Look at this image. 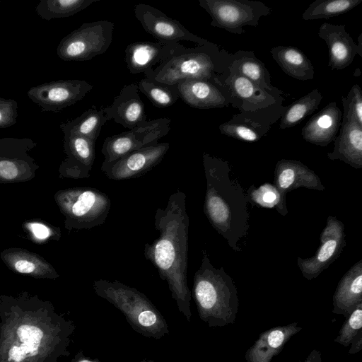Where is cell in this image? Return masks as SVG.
Listing matches in <instances>:
<instances>
[{
	"instance_id": "obj_1",
	"label": "cell",
	"mask_w": 362,
	"mask_h": 362,
	"mask_svg": "<svg viewBox=\"0 0 362 362\" xmlns=\"http://www.w3.org/2000/svg\"><path fill=\"white\" fill-rule=\"evenodd\" d=\"M75 329L36 295H0V362H59L70 355Z\"/></svg>"
},
{
	"instance_id": "obj_2",
	"label": "cell",
	"mask_w": 362,
	"mask_h": 362,
	"mask_svg": "<svg viewBox=\"0 0 362 362\" xmlns=\"http://www.w3.org/2000/svg\"><path fill=\"white\" fill-rule=\"evenodd\" d=\"M154 226L159 235L144 245V257L167 282L178 310L190 322L192 293L187 282L189 218L183 192L177 190L170 196L165 208L156 209Z\"/></svg>"
},
{
	"instance_id": "obj_3",
	"label": "cell",
	"mask_w": 362,
	"mask_h": 362,
	"mask_svg": "<svg viewBox=\"0 0 362 362\" xmlns=\"http://www.w3.org/2000/svg\"><path fill=\"white\" fill-rule=\"evenodd\" d=\"M206 189L204 213L229 247L240 252L239 242L248 232L247 196L238 180L230 175L228 162L207 153L202 155Z\"/></svg>"
},
{
	"instance_id": "obj_4",
	"label": "cell",
	"mask_w": 362,
	"mask_h": 362,
	"mask_svg": "<svg viewBox=\"0 0 362 362\" xmlns=\"http://www.w3.org/2000/svg\"><path fill=\"white\" fill-rule=\"evenodd\" d=\"M192 296L199 318L210 327L233 324L239 308L238 289L223 267L213 266L206 250L193 277Z\"/></svg>"
},
{
	"instance_id": "obj_5",
	"label": "cell",
	"mask_w": 362,
	"mask_h": 362,
	"mask_svg": "<svg viewBox=\"0 0 362 362\" xmlns=\"http://www.w3.org/2000/svg\"><path fill=\"white\" fill-rule=\"evenodd\" d=\"M228 66V54L208 41L192 47L182 45L144 75L148 79L170 85L189 78L215 83Z\"/></svg>"
},
{
	"instance_id": "obj_6",
	"label": "cell",
	"mask_w": 362,
	"mask_h": 362,
	"mask_svg": "<svg viewBox=\"0 0 362 362\" xmlns=\"http://www.w3.org/2000/svg\"><path fill=\"white\" fill-rule=\"evenodd\" d=\"M93 288L97 296L124 315L137 333L156 339L169 334L168 325L162 314L140 291L118 280H94Z\"/></svg>"
},
{
	"instance_id": "obj_7",
	"label": "cell",
	"mask_w": 362,
	"mask_h": 362,
	"mask_svg": "<svg viewBox=\"0 0 362 362\" xmlns=\"http://www.w3.org/2000/svg\"><path fill=\"white\" fill-rule=\"evenodd\" d=\"M68 230H90L105 223L112 202L104 192L93 187H73L54 196Z\"/></svg>"
},
{
	"instance_id": "obj_8",
	"label": "cell",
	"mask_w": 362,
	"mask_h": 362,
	"mask_svg": "<svg viewBox=\"0 0 362 362\" xmlns=\"http://www.w3.org/2000/svg\"><path fill=\"white\" fill-rule=\"evenodd\" d=\"M114 27V23L109 21L84 23L61 40L57 54L66 62L90 60L108 49Z\"/></svg>"
},
{
	"instance_id": "obj_9",
	"label": "cell",
	"mask_w": 362,
	"mask_h": 362,
	"mask_svg": "<svg viewBox=\"0 0 362 362\" xmlns=\"http://www.w3.org/2000/svg\"><path fill=\"white\" fill-rule=\"evenodd\" d=\"M199 4L211 17V26L238 35L245 33L244 26H257L262 17L272 13L269 7L259 1L199 0Z\"/></svg>"
},
{
	"instance_id": "obj_10",
	"label": "cell",
	"mask_w": 362,
	"mask_h": 362,
	"mask_svg": "<svg viewBox=\"0 0 362 362\" xmlns=\"http://www.w3.org/2000/svg\"><path fill=\"white\" fill-rule=\"evenodd\" d=\"M170 123L168 117L146 120L127 132L107 137L101 149L103 162L112 163L132 151L157 144L169 132Z\"/></svg>"
},
{
	"instance_id": "obj_11",
	"label": "cell",
	"mask_w": 362,
	"mask_h": 362,
	"mask_svg": "<svg viewBox=\"0 0 362 362\" xmlns=\"http://www.w3.org/2000/svg\"><path fill=\"white\" fill-rule=\"evenodd\" d=\"M93 88L85 80L60 79L33 86L27 95L42 112H59L83 99Z\"/></svg>"
},
{
	"instance_id": "obj_12",
	"label": "cell",
	"mask_w": 362,
	"mask_h": 362,
	"mask_svg": "<svg viewBox=\"0 0 362 362\" xmlns=\"http://www.w3.org/2000/svg\"><path fill=\"white\" fill-rule=\"evenodd\" d=\"M344 223L336 217L329 216L320 237V246L314 255L297 258L302 275L308 280L317 278L335 261L346 245Z\"/></svg>"
},
{
	"instance_id": "obj_13",
	"label": "cell",
	"mask_w": 362,
	"mask_h": 362,
	"mask_svg": "<svg viewBox=\"0 0 362 362\" xmlns=\"http://www.w3.org/2000/svg\"><path fill=\"white\" fill-rule=\"evenodd\" d=\"M37 144L29 138L0 139V182L30 180L39 168L29 152Z\"/></svg>"
},
{
	"instance_id": "obj_14",
	"label": "cell",
	"mask_w": 362,
	"mask_h": 362,
	"mask_svg": "<svg viewBox=\"0 0 362 362\" xmlns=\"http://www.w3.org/2000/svg\"><path fill=\"white\" fill-rule=\"evenodd\" d=\"M215 83L228 90L233 106L244 113L272 107L281 99V93L262 88L247 78L230 72L228 69L215 81Z\"/></svg>"
},
{
	"instance_id": "obj_15",
	"label": "cell",
	"mask_w": 362,
	"mask_h": 362,
	"mask_svg": "<svg viewBox=\"0 0 362 362\" xmlns=\"http://www.w3.org/2000/svg\"><path fill=\"white\" fill-rule=\"evenodd\" d=\"M168 142L132 151L112 162L104 163L101 170L110 180H124L140 177L158 165L168 151Z\"/></svg>"
},
{
	"instance_id": "obj_16",
	"label": "cell",
	"mask_w": 362,
	"mask_h": 362,
	"mask_svg": "<svg viewBox=\"0 0 362 362\" xmlns=\"http://www.w3.org/2000/svg\"><path fill=\"white\" fill-rule=\"evenodd\" d=\"M135 17L146 32L158 42L163 43H180L189 41L202 45L208 40L190 33L179 21L166 16L153 6L139 4L134 6Z\"/></svg>"
},
{
	"instance_id": "obj_17",
	"label": "cell",
	"mask_w": 362,
	"mask_h": 362,
	"mask_svg": "<svg viewBox=\"0 0 362 362\" xmlns=\"http://www.w3.org/2000/svg\"><path fill=\"white\" fill-rule=\"evenodd\" d=\"M274 185L280 195L279 213L288 214L286 194L299 187L318 191L325 190L318 175L302 162L291 159H281L275 166Z\"/></svg>"
},
{
	"instance_id": "obj_18",
	"label": "cell",
	"mask_w": 362,
	"mask_h": 362,
	"mask_svg": "<svg viewBox=\"0 0 362 362\" xmlns=\"http://www.w3.org/2000/svg\"><path fill=\"white\" fill-rule=\"evenodd\" d=\"M95 141L75 134H64V151L66 158L59 167V177L84 179L90 172L95 158Z\"/></svg>"
},
{
	"instance_id": "obj_19",
	"label": "cell",
	"mask_w": 362,
	"mask_h": 362,
	"mask_svg": "<svg viewBox=\"0 0 362 362\" xmlns=\"http://www.w3.org/2000/svg\"><path fill=\"white\" fill-rule=\"evenodd\" d=\"M177 86L179 97L194 108H221L233 102L226 88L209 81L189 78L180 81Z\"/></svg>"
},
{
	"instance_id": "obj_20",
	"label": "cell",
	"mask_w": 362,
	"mask_h": 362,
	"mask_svg": "<svg viewBox=\"0 0 362 362\" xmlns=\"http://www.w3.org/2000/svg\"><path fill=\"white\" fill-rule=\"evenodd\" d=\"M183 45L139 41L129 44L125 49L124 60L131 74H146L156 64L164 62Z\"/></svg>"
},
{
	"instance_id": "obj_21",
	"label": "cell",
	"mask_w": 362,
	"mask_h": 362,
	"mask_svg": "<svg viewBox=\"0 0 362 362\" xmlns=\"http://www.w3.org/2000/svg\"><path fill=\"white\" fill-rule=\"evenodd\" d=\"M318 36L328 47V66L331 70L346 68L358 54L357 45L344 24L324 23L319 28Z\"/></svg>"
},
{
	"instance_id": "obj_22",
	"label": "cell",
	"mask_w": 362,
	"mask_h": 362,
	"mask_svg": "<svg viewBox=\"0 0 362 362\" xmlns=\"http://www.w3.org/2000/svg\"><path fill=\"white\" fill-rule=\"evenodd\" d=\"M107 120L113 119L127 129H132L146 121L144 105L136 83L125 85L112 103L103 107Z\"/></svg>"
},
{
	"instance_id": "obj_23",
	"label": "cell",
	"mask_w": 362,
	"mask_h": 362,
	"mask_svg": "<svg viewBox=\"0 0 362 362\" xmlns=\"http://www.w3.org/2000/svg\"><path fill=\"white\" fill-rule=\"evenodd\" d=\"M341 119V110L332 101L307 122L301 136L310 144L325 147L337 136Z\"/></svg>"
},
{
	"instance_id": "obj_24",
	"label": "cell",
	"mask_w": 362,
	"mask_h": 362,
	"mask_svg": "<svg viewBox=\"0 0 362 362\" xmlns=\"http://www.w3.org/2000/svg\"><path fill=\"white\" fill-rule=\"evenodd\" d=\"M302 329L298 322L276 326L262 332L254 344L247 349V362H271L279 354L289 339Z\"/></svg>"
},
{
	"instance_id": "obj_25",
	"label": "cell",
	"mask_w": 362,
	"mask_h": 362,
	"mask_svg": "<svg viewBox=\"0 0 362 362\" xmlns=\"http://www.w3.org/2000/svg\"><path fill=\"white\" fill-rule=\"evenodd\" d=\"M362 304V259L356 262L338 283L332 298V313L347 318Z\"/></svg>"
},
{
	"instance_id": "obj_26",
	"label": "cell",
	"mask_w": 362,
	"mask_h": 362,
	"mask_svg": "<svg viewBox=\"0 0 362 362\" xmlns=\"http://www.w3.org/2000/svg\"><path fill=\"white\" fill-rule=\"evenodd\" d=\"M327 156L332 160H339L356 169L362 168V126L341 121L339 134L334 140V149Z\"/></svg>"
},
{
	"instance_id": "obj_27",
	"label": "cell",
	"mask_w": 362,
	"mask_h": 362,
	"mask_svg": "<svg viewBox=\"0 0 362 362\" xmlns=\"http://www.w3.org/2000/svg\"><path fill=\"white\" fill-rule=\"evenodd\" d=\"M1 259L12 270L35 278L56 279L59 276L54 267L35 253L21 249H7Z\"/></svg>"
},
{
	"instance_id": "obj_28",
	"label": "cell",
	"mask_w": 362,
	"mask_h": 362,
	"mask_svg": "<svg viewBox=\"0 0 362 362\" xmlns=\"http://www.w3.org/2000/svg\"><path fill=\"white\" fill-rule=\"evenodd\" d=\"M228 70L247 78L262 88L283 93L272 85L268 69L264 64L255 57L252 51L239 50L232 54Z\"/></svg>"
},
{
	"instance_id": "obj_29",
	"label": "cell",
	"mask_w": 362,
	"mask_h": 362,
	"mask_svg": "<svg viewBox=\"0 0 362 362\" xmlns=\"http://www.w3.org/2000/svg\"><path fill=\"white\" fill-rule=\"evenodd\" d=\"M270 53L288 76L299 81L314 78L315 71L312 62L298 48L290 45H278L272 47Z\"/></svg>"
},
{
	"instance_id": "obj_30",
	"label": "cell",
	"mask_w": 362,
	"mask_h": 362,
	"mask_svg": "<svg viewBox=\"0 0 362 362\" xmlns=\"http://www.w3.org/2000/svg\"><path fill=\"white\" fill-rule=\"evenodd\" d=\"M107 121L103 107L92 106L80 116L62 123L59 127L64 134H78L96 141Z\"/></svg>"
},
{
	"instance_id": "obj_31",
	"label": "cell",
	"mask_w": 362,
	"mask_h": 362,
	"mask_svg": "<svg viewBox=\"0 0 362 362\" xmlns=\"http://www.w3.org/2000/svg\"><path fill=\"white\" fill-rule=\"evenodd\" d=\"M270 126L247 119L242 113L233 115V119L220 124L218 129L225 136L243 141L256 142L269 130Z\"/></svg>"
},
{
	"instance_id": "obj_32",
	"label": "cell",
	"mask_w": 362,
	"mask_h": 362,
	"mask_svg": "<svg viewBox=\"0 0 362 362\" xmlns=\"http://www.w3.org/2000/svg\"><path fill=\"white\" fill-rule=\"evenodd\" d=\"M323 96L317 88L300 98L287 107L279 124L281 129L296 126L306 116L313 113L320 104Z\"/></svg>"
},
{
	"instance_id": "obj_33",
	"label": "cell",
	"mask_w": 362,
	"mask_h": 362,
	"mask_svg": "<svg viewBox=\"0 0 362 362\" xmlns=\"http://www.w3.org/2000/svg\"><path fill=\"white\" fill-rule=\"evenodd\" d=\"M100 0H41L35 6L43 20L70 17Z\"/></svg>"
},
{
	"instance_id": "obj_34",
	"label": "cell",
	"mask_w": 362,
	"mask_h": 362,
	"mask_svg": "<svg viewBox=\"0 0 362 362\" xmlns=\"http://www.w3.org/2000/svg\"><path fill=\"white\" fill-rule=\"evenodd\" d=\"M362 0H315L304 11L302 19L305 21L328 19L347 13Z\"/></svg>"
},
{
	"instance_id": "obj_35",
	"label": "cell",
	"mask_w": 362,
	"mask_h": 362,
	"mask_svg": "<svg viewBox=\"0 0 362 362\" xmlns=\"http://www.w3.org/2000/svg\"><path fill=\"white\" fill-rule=\"evenodd\" d=\"M139 91L144 93L158 107H168L178 100L177 84L170 85L144 78L137 84Z\"/></svg>"
},
{
	"instance_id": "obj_36",
	"label": "cell",
	"mask_w": 362,
	"mask_h": 362,
	"mask_svg": "<svg viewBox=\"0 0 362 362\" xmlns=\"http://www.w3.org/2000/svg\"><path fill=\"white\" fill-rule=\"evenodd\" d=\"M345 347L351 345L349 353L354 354L362 349V304L346 318L334 339Z\"/></svg>"
},
{
	"instance_id": "obj_37",
	"label": "cell",
	"mask_w": 362,
	"mask_h": 362,
	"mask_svg": "<svg viewBox=\"0 0 362 362\" xmlns=\"http://www.w3.org/2000/svg\"><path fill=\"white\" fill-rule=\"evenodd\" d=\"M249 202L258 207L275 208L277 211L280 207V195L274 185L264 183L259 187L252 186L248 189Z\"/></svg>"
},
{
	"instance_id": "obj_38",
	"label": "cell",
	"mask_w": 362,
	"mask_h": 362,
	"mask_svg": "<svg viewBox=\"0 0 362 362\" xmlns=\"http://www.w3.org/2000/svg\"><path fill=\"white\" fill-rule=\"evenodd\" d=\"M344 107L341 121L354 122L362 126V93L361 87L354 84L346 97H341Z\"/></svg>"
},
{
	"instance_id": "obj_39",
	"label": "cell",
	"mask_w": 362,
	"mask_h": 362,
	"mask_svg": "<svg viewBox=\"0 0 362 362\" xmlns=\"http://www.w3.org/2000/svg\"><path fill=\"white\" fill-rule=\"evenodd\" d=\"M18 110L16 100L0 98V129L11 127L17 122Z\"/></svg>"
},
{
	"instance_id": "obj_40",
	"label": "cell",
	"mask_w": 362,
	"mask_h": 362,
	"mask_svg": "<svg viewBox=\"0 0 362 362\" xmlns=\"http://www.w3.org/2000/svg\"><path fill=\"white\" fill-rule=\"evenodd\" d=\"M26 226L33 237L37 240H45L51 238L58 240L60 237L59 228H51L38 222L28 223Z\"/></svg>"
},
{
	"instance_id": "obj_41",
	"label": "cell",
	"mask_w": 362,
	"mask_h": 362,
	"mask_svg": "<svg viewBox=\"0 0 362 362\" xmlns=\"http://www.w3.org/2000/svg\"><path fill=\"white\" fill-rule=\"evenodd\" d=\"M69 362H102L98 358H92L84 355L82 351H78Z\"/></svg>"
},
{
	"instance_id": "obj_42",
	"label": "cell",
	"mask_w": 362,
	"mask_h": 362,
	"mask_svg": "<svg viewBox=\"0 0 362 362\" xmlns=\"http://www.w3.org/2000/svg\"><path fill=\"white\" fill-rule=\"evenodd\" d=\"M299 362H322V354L317 349H313L303 361Z\"/></svg>"
},
{
	"instance_id": "obj_43",
	"label": "cell",
	"mask_w": 362,
	"mask_h": 362,
	"mask_svg": "<svg viewBox=\"0 0 362 362\" xmlns=\"http://www.w3.org/2000/svg\"><path fill=\"white\" fill-rule=\"evenodd\" d=\"M358 44L357 47L358 50L359 57H362V33H361L358 37Z\"/></svg>"
},
{
	"instance_id": "obj_44",
	"label": "cell",
	"mask_w": 362,
	"mask_h": 362,
	"mask_svg": "<svg viewBox=\"0 0 362 362\" xmlns=\"http://www.w3.org/2000/svg\"><path fill=\"white\" fill-rule=\"evenodd\" d=\"M139 362H156V361H154L153 360H151V359L145 358V359H144V360H142V361H141Z\"/></svg>"
}]
</instances>
